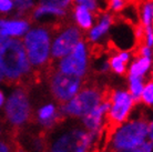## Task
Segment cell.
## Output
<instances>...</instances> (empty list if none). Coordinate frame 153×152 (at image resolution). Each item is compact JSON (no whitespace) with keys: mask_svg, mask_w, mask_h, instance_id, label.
<instances>
[{"mask_svg":"<svg viewBox=\"0 0 153 152\" xmlns=\"http://www.w3.org/2000/svg\"><path fill=\"white\" fill-rule=\"evenodd\" d=\"M40 4H47V6H52V7L62 8L65 9L70 4L71 0H39Z\"/></svg>","mask_w":153,"mask_h":152,"instance_id":"603a6c76","label":"cell"},{"mask_svg":"<svg viewBox=\"0 0 153 152\" xmlns=\"http://www.w3.org/2000/svg\"><path fill=\"white\" fill-rule=\"evenodd\" d=\"M29 30V23L23 20H4L0 19V34L4 37H19Z\"/></svg>","mask_w":153,"mask_h":152,"instance_id":"7c38bea8","label":"cell"},{"mask_svg":"<svg viewBox=\"0 0 153 152\" xmlns=\"http://www.w3.org/2000/svg\"><path fill=\"white\" fill-rule=\"evenodd\" d=\"M62 111L61 112H58L56 110L54 106L52 104H47V106L42 107L41 109L39 110V120H40V123L43 124L47 128H50L53 124H56L62 115Z\"/></svg>","mask_w":153,"mask_h":152,"instance_id":"4fadbf2b","label":"cell"},{"mask_svg":"<svg viewBox=\"0 0 153 152\" xmlns=\"http://www.w3.org/2000/svg\"><path fill=\"white\" fill-rule=\"evenodd\" d=\"M153 84L152 82H149V84H146L144 89H142L141 92V97L142 100L149 104V106H152L153 103Z\"/></svg>","mask_w":153,"mask_h":152,"instance_id":"7402d4cb","label":"cell"},{"mask_svg":"<svg viewBox=\"0 0 153 152\" xmlns=\"http://www.w3.org/2000/svg\"><path fill=\"white\" fill-rule=\"evenodd\" d=\"M0 69L9 80H17L30 71V62L23 43L18 39H9L0 47Z\"/></svg>","mask_w":153,"mask_h":152,"instance_id":"6da1fadb","label":"cell"},{"mask_svg":"<svg viewBox=\"0 0 153 152\" xmlns=\"http://www.w3.org/2000/svg\"><path fill=\"white\" fill-rule=\"evenodd\" d=\"M8 37H4V36H1L0 34V47H1V45L4 43L6 40H7ZM4 79V73H2V71H1V69H0V81Z\"/></svg>","mask_w":153,"mask_h":152,"instance_id":"f1b7e54d","label":"cell"},{"mask_svg":"<svg viewBox=\"0 0 153 152\" xmlns=\"http://www.w3.org/2000/svg\"><path fill=\"white\" fill-rule=\"evenodd\" d=\"M13 4H15L16 9H17L18 16H20L22 15L25 11L29 10L33 6V0H15Z\"/></svg>","mask_w":153,"mask_h":152,"instance_id":"44dd1931","label":"cell"},{"mask_svg":"<svg viewBox=\"0 0 153 152\" xmlns=\"http://www.w3.org/2000/svg\"><path fill=\"white\" fill-rule=\"evenodd\" d=\"M74 19H76L78 26L84 30L90 29L92 27V23H93L90 10L82 4H78L74 8Z\"/></svg>","mask_w":153,"mask_h":152,"instance_id":"9a60e30c","label":"cell"},{"mask_svg":"<svg viewBox=\"0 0 153 152\" xmlns=\"http://www.w3.org/2000/svg\"><path fill=\"white\" fill-rule=\"evenodd\" d=\"M6 114L12 124H23L30 115V103L27 95L21 90L12 93L6 104Z\"/></svg>","mask_w":153,"mask_h":152,"instance_id":"52a82bcc","label":"cell"},{"mask_svg":"<svg viewBox=\"0 0 153 152\" xmlns=\"http://www.w3.org/2000/svg\"><path fill=\"white\" fill-rule=\"evenodd\" d=\"M8 147L7 145H4V142H0V152H8Z\"/></svg>","mask_w":153,"mask_h":152,"instance_id":"4dcf8cb0","label":"cell"},{"mask_svg":"<svg viewBox=\"0 0 153 152\" xmlns=\"http://www.w3.org/2000/svg\"><path fill=\"white\" fill-rule=\"evenodd\" d=\"M15 7L12 0H0V12H9Z\"/></svg>","mask_w":153,"mask_h":152,"instance_id":"4316f807","label":"cell"},{"mask_svg":"<svg viewBox=\"0 0 153 152\" xmlns=\"http://www.w3.org/2000/svg\"><path fill=\"white\" fill-rule=\"evenodd\" d=\"M101 95L98 91L93 89H87L76 93L69 101H67L65 106L62 107V113L73 115V117H83L100 104Z\"/></svg>","mask_w":153,"mask_h":152,"instance_id":"5b68a950","label":"cell"},{"mask_svg":"<svg viewBox=\"0 0 153 152\" xmlns=\"http://www.w3.org/2000/svg\"><path fill=\"white\" fill-rule=\"evenodd\" d=\"M4 93L0 91V107L4 104Z\"/></svg>","mask_w":153,"mask_h":152,"instance_id":"1f68e13d","label":"cell"},{"mask_svg":"<svg viewBox=\"0 0 153 152\" xmlns=\"http://www.w3.org/2000/svg\"><path fill=\"white\" fill-rule=\"evenodd\" d=\"M109 108L110 101H105L101 104H98L94 109H92L90 112L83 115V123L85 128L91 132H98L102 124V118L104 113L109 110Z\"/></svg>","mask_w":153,"mask_h":152,"instance_id":"8fae6325","label":"cell"},{"mask_svg":"<svg viewBox=\"0 0 153 152\" xmlns=\"http://www.w3.org/2000/svg\"><path fill=\"white\" fill-rule=\"evenodd\" d=\"M109 66L119 75H123V73L126 72V63L120 59L119 56L112 57L110 59V61H109Z\"/></svg>","mask_w":153,"mask_h":152,"instance_id":"ffe728a7","label":"cell"},{"mask_svg":"<svg viewBox=\"0 0 153 152\" xmlns=\"http://www.w3.org/2000/svg\"><path fill=\"white\" fill-rule=\"evenodd\" d=\"M112 22H113V17L110 15H104L102 16V18L100 20V22L94 28H92L91 31H90V34L89 37L92 41H97L99 40L102 36L107 34L108 30L110 29Z\"/></svg>","mask_w":153,"mask_h":152,"instance_id":"5bb4252c","label":"cell"},{"mask_svg":"<svg viewBox=\"0 0 153 152\" xmlns=\"http://www.w3.org/2000/svg\"><path fill=\"white\" fill-rule=\"evenodd\" d=\"M81 87L80 77L58 71L51 79V91L60 102H67L78 93Z\"/></svg>","mask_w":153,"mask_h":152,"instance_id":"8992f818","label":"cell"},{"mask_svg":"<svg viewBox=\"0 0 153 152\" xmlns=\"http://www.w3.org/2000/svg\"><path fill=\"white\" fill-rule=\"evenodd\" d=\"M118 152H152V141L148 142H142L141 145L132 149H128V150H121Z\"/></svg>","mask_w":153,"mask_h":152,"instance_id":"cb8c5ba5","label":"cell"},{"mask_svg":"<svg viewBox=\"0 0 153 152\" xmlns=\"http://www.w3.org/2000/svg\"><path fill=\"white\" fill-rule=\"evenodd\" d=\"M148 133H149L150 141H152V138H153V126H152V123H150V124H149V129H148Z\"/></svg>","mask_w":153,"mask_h":152,"instance_id":"f546056e","label":"cell"},{"mask_svg":"<svg viewBox=\"0 0 153 152\" xmlns=\"http://www.w3.org/2000/svg\"><path fill=\"white\" fill-rule=\"evenodd\" d=\"M110 8L113 11H122L126 6V0H109Z\"/></svg>","mask_w":153,"mask_h":152,"instance_id":"d4e9b609","label":"cell"},{"mask_svg":"<svg viewBox=\"0 0 153 152\" xmlns=\"http://www.w3.org/2000/svg\"><path fill=\"white\" fill-rule=\"evenodd\" d=\"M65 16V10L62 8L52 7V6H47V4H40L35 9L33 17L36 19H40L45 16Z\"/></svg>","mask_w":153,"mask_h":152,"instance_id":"e0dca14e","label":"cell"},{"mask_svg":"<svg viewBox=\"0 0 153 152\" xmlns=\"http://www.w3.org/2000/svg\"><path fill=\"white\" fill-rule=\"evenodd\" d=\"M118 56L120 57V59H121L124 63H126V62L129 61V59H130V54L126 52V51H122V52H120Z\"/></svg>","mask_w":153,"mask_h":152,"instance_id":"83f0119b","label":"cell"},{"mask_svg":"<svg viewBox=\"0 0 153 152\" xmlns=\"http://www.w3.org/2000/svg\"><path fill=\"white\" fill-rule=\"evenodd\" d=\"M148 136V124L143 121L129 122L114 133L112 139V150L121 151L135 148L144 142Z\"/></svg>","mask_w":153,"mask_h":152,"instance_id":"3957f363","label":"cell"},{"mask_svg":"<svg viewBox=\"0 0 153 152\" xmlns=\"http://www.w3.org/2000/svg\"><path fill=\"white\" fill-rule=\"evenodd\" d=\"M79 4H82L84 7H87L90 11H96L98 9V4L97 0H74Z\"/></svg>","mask_w":153,"mask_h":152,"instance_id":"484cf974","label":"cell"},{"mask_svg":"<svg viewBox=\"0 0 153 152\" xmlns=\"http://www.w3.org/2000/svg\"><path fill=\"white\" fill-rule=\"evenodd\" d=\"M81 41V34L76 27H69L60 32L54 39L51 47V56L54 59H61L69 54L76 47V45Z\"/></svg>","mask_w":153,"mask_h":152,"instance_id":"9c48e42d","label":"cell"},{"mask_svg":"<svg viewBox=\"0 0 153 152\" xmlns=\"http://www.w3.org/2000/svg\"><path fill=\"white\" fill-rule=\"evenodd\" d=\"M130 90H131V97L133 101H138L141 97V92L143 89L141 78L139 77H132L130 76Z\"/></svg>","mask_w":153,"mask_h":152,"instance_id":"ac0fdd59","label":"cell"},{"mask_svg":"<svg viewBox=\"0 0 153 152\" xmlns=\"http://www.w3.org/2000/svg\"><path fill=\"white\" fill-rule=\"evenodd\" d=\"M23 47L30 65L42 66L50 56V34L45 28H33L27 31Z\"/></svg>","mask_w":153,"mask_h":152,"instance_id":"7a4b0ae2","label":"cell"},{"mask_svg":"<svg viewBox=\"0 0 153 152\" xmlns=\"http://www.w3.org/2000/svg\"><path fill=\"white\" fill-rule=\"evenodd\" d=\"M96 132L76 129L62 134L54 142L50 152H87L94 139Z\"/></svg>","mask_w":153,"mask_h":152,"instance_id":"277c9868","label":"cell"},{"mask_svg":"<svg viewBox=\"0 0 153 152\" xmlns=\"http://www.w3.org/2000/svg\"><path fill=\"white\" fill-rule=\"evenodd\" d=\"M87 49L83 42L79 41L69 54L61 60L59 71L76 77H83L87 71Z\"/></svg>","mask_w":153,"mask_h":152,"instance_id":"ba28073f","label":"cell"},{"mask_svg":"<svg viewBox=\"0 0 153 152\" xmlns=\"http://www.w3.org/2000/svg\"><path fill=\"white\" fill-rule=\"evenodd\" d=\"M133 102L134 101L130 93L124 91L114 92L111 97L110 108L108 110L112 122L121 123L123 120H126L131 108H132Z\"/></svg>","mask_w":153,"mask_h":152,"instance_id":"30bf717a","label":"cell"},{"mask_svg":"<svg viewBox=\"0 0 153 152\" xmlns=\"http://www.w3.org/2000/svg\"><path fill=\"white\" fill-rule=\"evenodd\" d=\"M151 66V58L142 57L139 60L132 63L130 68V76L132 77H139L141 78L146 75V72L149 70Z\"/></svg>","mask_w":153,"mask_h":152,"instance_id":"2e32d148","label":"cell"},{"mask_svg":"<svg viewBox=\"0 0 153 152\" xmlns=\"http://www.w3.org/2000/svg\"><path fill=\"white\" fill-rule=\"evenodd\" d=\"M152 17H153V4L152 0L146 1L144 6H143V10H142V21L144 27L152 26Z\"/></svg>","mask_w":153,"mask_h":152,"instance_id":"d6986e66","label":"cell"}]
</instances>
